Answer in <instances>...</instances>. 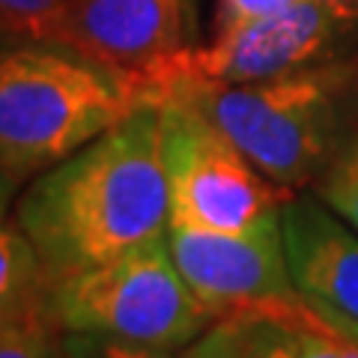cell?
I'll return each mask as SVG.
<instances>
[{"instance_id":"e0dca14e","label":"cell","mask_w":358,"mask_h":358,"mask_svg":"<svg viewBox=\"0 0 358 358\" xmlns=\"http://www.w3.org/2000/svg\"><path fill=\"white\" fill-rule=\"evenodd\" d=\"M296 0H218L215 3V21H212V33H224L233 30L239 24H248V21L275 15L287 9Z\"/></svg>"},{"instance_id":"7c38bea8","label":"cell","mask_w":358,"mask_h":358,"mask_svg":"<svg viewBox=\"0 0 358 358\" xmlns=\"http://www.w3.org/2000/svg\"><path fill=\"white\" fill-rule=\"evenodd\" d=\"M313 194L358 230V129L343 147V152L313 185Z\"/></svg>"},{"instance_id":"ffe728a7","label":"cell","mask_w":358,"mask_h":358,"mask_svg":"<svg viewBox=\"0 0 358 358\" xmlns=\"http://www.w3.org/2000/svg\"><path fill=\"white\" fill-rule=\"evenodd\" d=\"M15 188H18L15 179L0 171V221H6V212H9V203H13V197H15Z\"/></svg>"},{"instance_id":"d6986e66","label":"cell","mask_w":358,"mask_h":358,"mask_svg":"<svg viewBox=\"0 0 358 358\" xmlns=\"http://www.w3.org/2000/svg\"><path fill=\"white\" fill-rule=\"evenodd\" d=\"M310 308L317 310V317L334 331V338H338V343H341V355L343 358H358V322L343 317V313H338V310H331V308H322V305H310Z\"/></svg>"},{"instance_id":"2e32d148","label":"cell","mask_w":358,"mask_h":358,"mask_svg":"<svg viewBox=\"0 0 358 358\" xmlns=\"http://www.w3.org/2000/svg\"><path fill=\"white\" fill-rule=\"evenodd\" d=\"M245 350H248V358H293L296 329L266 317H248Z\"/></svg>"},{"instance_id":"9a60e30c","label":"cell","mask_w":358,"mask_h":358,"mask_svg":"<svg viewBox=\"0 0 358 358\" xmlns=\"http://www.w3.org/2000/svg\"><path fill=\"white\" fill-rule=\"evenodd\" d=\"M57 334L60 331L51 320L6 326L0 329V358H48Z\"/></svg>"},{"instance_id":"277c9868","label":"cell","mask_w":358,"mask_h":358,"mask_svg":"<svg viewBox=\"0 0 358 358\" xmlns=\"http://www.w3.org/2000/svg\"><path fill=\"white\" fill-rule=\"evenodd\" d=\"M48 313L57 331L108 334L173 352L218 320L179 272L167 236L51 284Z\"/></svg>"},{"instance_id":"5b68a950","label":"cell","mask_w":358,"mask_h":358,"mask_svg":"<svg viewBox=\"0 0 358 358\" xmlns=\"http://www.w3.org/2000/svg\"><path fill=\"white\" fill-rule=\"evenodd\" d=\"M162 164L171 224L212 233H245L281 215L284 192L248 162L236 143L185 99L159 102Z\"/></svg>"},{"instance_id":"6da1fadb","label":"cell","mask_w":358,"mask_h":358,"mask_svg":"<svg viewBox=\"0 0 358 358\" xmlns=\"http://www.w3.org/2000/svg\"><path fill=\"white\" fill-rule=\"evenodd\" d=\"M15 224L51 284L167 236L171 197L162 164L159 105H143L69 159L33 176Z\"/></svg>"},{"instance_id":"8992f818","label":"cell","mask_w":358,"mask_h":358,"mask_svg":"<svg viewBox=\"0 0 358 358\" xmlns=\"http://www.w3.org/2000/svg\"><path fill=\"white\" fill-rule=\"evenodd\" d=\"M346 54H358V3L296 0L275 15L212 33L206 45L185 48L150 81V96L159 105L162 90L179 78L254 84L310 69Z\"/></svg>"},{"instance_id":"7402d4cb","label":"cell","mask_w":358,"mask_h":358,"mask_svg":"<svg viewBox=\"0 0 358 358\" xmlns=\"http://www.w3.org/2000/svg\"><path fill=\"white\" fill-rule=\"evenodd\" d=\"M182 3H185V9H188V13H194V0H182Z\"/></svg>"},{"instance_id":"4fadbf2b","label":"cell","mask_w":358,"mask_h":358,"mask_svg":"<svg viewBox=\"0 0 358 358\" xmlns=\"http://www.w3.org/2000/svg\"><path fill=\"white\" fill-rule=\"evenodd\" d=\"M57 346L63 358H179V352L173 350H159V346L84 331H60Z\"/></svg>"},{"instance_id":"ba28073f","label":"cell","mask_w":358,"mask_h":358,"mask_svg":"<svg viewBox=\"0 0 358 358\" xmlns=\"http://www.w3.org/2000/svg\"><path fill=\"white\" fill-rule=\"evenodd\" d=\"M60 45L150 93L152 78L194 45V13L182 0H72Z\"/></svg>"},{"instance_id":"8fae6325","label":"cell","mask_w":358,"mask_h":358,"mask_svg":"<svg viewBox=\"0 0 358 358\" xmlns=\"http://www.w3.org/2000/svg\"><path fill=\"white\" fill-rule=\"evenodd\" d=\"M72 0H0V39L60 45Z\"/></svg>"},{"instance_id":"5bb4252c","label":"cell","mask_w":358,"mask_h":358,"mask_svg":"<svg viewBox=\"0 0 358 358\" xmlns=\"http://www.w3.org/2000/svg\"><path fill=\"white\" fill-rule=\"evenodd\" d=\"M245 329H248V317L245 313L221 317L197 341H192L185 350H179V358H248Z\"/></svg>"},{"instance_id":"30bf717a","label":"cell","mask_w":358,"mask_h":358,"mask_svg":"<svg viewBox=\"0 0 358 358\" xmlns=\"http://www.w3.org/2000/svg\"><path fill=\"white\" fill-rule=\"evenodd\" d=\"M48 296L51 278L36 248L18 224L0 221V329L51 320Z\"/></svg>"},{"instance_id":"44dd1931","label":"cell","mask_w":358,"mask_h":358,"mask_svg":"<svg viewBox=\"0 0 358 358\" xmlns=\"http://www.w3.org/2000/svg\"><path fill=\"white\" fill-rule=\"evenodd\" d=\"M48 358H63V355H60V346H57V341H54V350H51V355H48Z\"/></svg>"},{"instance_id":"7a4b0ae2","label":"cell","mask_w":358,"mask_h":358,"mask_svg":"<svg viewBox=\"0 0 358 358\" xmlns=\"http://www.w3.org/2000/svg\"><path fill=\"white\" fill-rule=\"evenodd\" d=\"M167 96L185 99L284 192L320 182L358 129V54L272 81L215 84L179 78Z\"/></svg>"},{"instance_id":"603a6c76","label":"cell","mask_w":358,"mask_h":358,"mask_svg":"<svg viewBox=\"0 0 358 358\" xmlns=\"http://www.w3.org/2000/svg\"><path fill=\"white\" fill-rule=\"evenodd\" d=\"M338 3H358V0H338Z\"/></svg>"},{"instance_id":"9c48e42d","label":"cell","mask_w":358,"mask_h":358,"mask_svg":"<svg viewBox=\"0 0 358 358\" xmlns=\"http://www.w3.org/2000/svg\"><path fill=\"white\" fill-rule=\"evenodd\" d=\"M281 233L289 275L305 301L358 322V230L317 194L293 192L281 206Z\"/></svg>"},{"instance_id":"52a82bcc","label":"cell","mask_w":358,"mask_h":358,"mask_svg":"<svg viewBox=\"0 0 358 358\" xmlns=\"http://www.w3.org/2000/svg\"><path fill=\"white\" fill-rule=\"evenodd\" d=\"M167 245L188 287L218 320L245 313L289 329L317 322L289 275L281 215L245 233L167 227Z\"/></svg>"},{"instance_id":"ac0fdd59","label":"cell","mask_w":358,"mask_h":358,"mask_svg":"<svg viewBox=\"0 0 358 358\" xmlns=\"http://www.w3.org/2000/svg\"><path fill=\"white\" fill-rule=\"evenodd\" d=\"M293 358H343L341 343L334 338V331L317 317L313 326L296 329V352Z\"/></svg>"},{"instance_id":"3957f363","label":"cell","mask_w":358,"mask_h":358,"mask_svg":"<svg viewBox=\"0 0 358 358\" xmlns=\"http://www.w3.org/2000/svg\"><path fill=\"white\" fill-rule=\"evenodd\" d=\"M150 93L129 75L54 42H0V171L15 182L69 159Z\"/></svg>"}]
</instances>
